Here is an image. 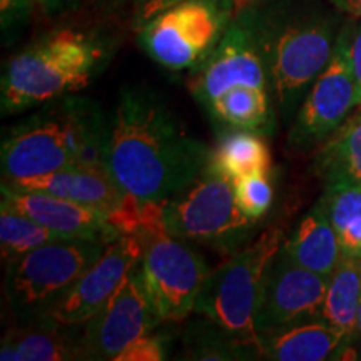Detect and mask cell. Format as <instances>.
<instances>
[{
    "instance_id": "31",
    "label": "cell",
    "mask_w": 361,
    "mask_h": 361,
    "mask_svg": "<svg viewBox=\"0 0 361 361\" xmlns=\"http://www.w3.org/2000/svg\"><path fill=\"white\" fill-rule=\"evenodd\" d=\"M350 61L356 84V101L361 106V29L356 30L353 39H350Z\"/></svg>"
},
{
    "instance_id": "21",
    "label": "cell",
    "mask_w": 361,
    "mask_h": 361,
    "mask_svg": "<svg viewBox=\"0 0 361 361\" xmlns=\"http://www.w3.org/2000/svg\"><path fill=\"white\" fill-rule=\"evenodd\" d=\"M209 166L234 180L247 176L271 174L273 161L268 144L259 133L229 129L219 135L211 151Z\"/></svg>"
},
{
    "instance_id": "17",
    "label": "cell",
    "mask_w": 361,
    "mask_h": 361,
    "mask_svg": "<svg viewBox=\"0 0 361 361\" xmlns=\"http://www.w3.org/2000/svg\"><path fill=\"white\" fill-rule=\"evenodd\" d=\"M2 361H67L82 360L80 329L39 318L8 329L0 345Z\"/></svg>"
},
{
    "instance_id": "6",
    "label": "cell",
    "mask_w": 361,
    "mask_h": 361,
    "mask_svg": "<svg viewBox=\"0 0 361 361\" xmlns=\"http://www.w3.org/2000/svg\"><path fill=\"white\" fill-rule=\"evenodd\" d=\"M252 22L269 90L278 106L290 112L331 59L336 44L335 27L322 17L263 22L252 16Z\"/></svg>"
},
{
    "instance_id": "25",
    "label": "cell",
    "mask_w": 361,
    "mask_h": 361,
    "mask_svg": "<svg viewBox=\"0 0 361 361\" xmlns=\"http://www.w3.org/2000/svg\"><path fill=\"white\" fill-rule=\"evenodd\" d=\"M66 239L29 216L0 202V255L6 264L47 243Z\"/></svg>"
},
{
    "instance_id": "23",
    "label": "cell",
    "mask_w": 361,
    "mask_h": 361,
    "mask_svg": "<svg viewBox=\"0 0 361 361\" xmlns=\"http://www.w3.org/2000/svg\"><path fill=\"white\" fill-rule=\"evenodd\" d=\"M207 111L213 119L229 129L266 133L271 128L269 89L236 85L216 97Z\"/></svg>"
},
{
    "instance_id": "19",
    "label": "cell",
    "mask_w": 361,
    "mask_h": 361,
    "mask_svg": "<svg viewBox=\"0 0 361 361\" xmlns=\"http://www.w3.org/2000/svg\"><path fill=\"white\" fill-rule=\"evenodd\" d=\"M281 247L296 264L324 278L331 276L343 255L323 200L301 218Z\"/></svg>"
},
{
    "instance_id": "29",
    "label": "cell",
    "mask_w": 361,
    "mask_h": 361,
    "mask_svg": "<svg viewBox=\"0 0 361 361\" xmlns=\"http://www.w3.org/2000/svg\"><path fill=\"white\" fill-rule=\"evenodd\" d=\"M32 0H0V22L2 32L11 34L13 29L22 25L29 16Z\"/></svg>"
},
{
    "instance_id": "3",
    "label": "cell",
    "mask_w": 361,
    "mask_h": 361,
    "mask_svg": "<svg viewBox=\"0 0 361 361\" xmlns=\"http://www.w3.org/2000/svg\"><path fill=\"white\" fill-rule=\"evenodd\" d=\"M106 52L101 42L74 29L35 40L7 62L0 85L2 114H16L75 94L92 82Z\"/></svg>"
},
{
    "instance_id": "9",
    "label": "cell",
    "mask_w": 361,
    "mask_h": 361,
    "mask_svg": "<svg viewBox=\"0 0 361 361\" xmlns=\"http://www.w3.org/2000/svg\"><path fill=\"white\" fill-rule=\"evenodd\" d=\"M144 250L139 263L144 288L161 323L180 322L196 310L211 273L200 251L166 228L139 234Z\"/></svg>"
},
{
    "instance_id": "26",
    "label": "cell",
    "mask_w": 361,
    "mask_h": 361,
    "mask_svg": "<svg viewBox=\"0 0 361 361\" xmlns=\"http://www.w3.org/2000/svg\"><path fill=\"white\" fill-rule=\"evenodd\" d=\"M188 360H255L261 353L252 346L238 341L209 319L192 323L186 331Z\"/></svg>"
},
{
    "instance_id": "13",
    "label": "cell",
    "mask_w": 361,
    "mask_h": 361,
    "mask_svg": "<svg viewBox=\"0 0 361 361\" xmlns=\"http://www.w3.org/2000/svg\"><path fill=\"white\" fill-rule=\"evenodd\" d=\"M328 281L329 278L296 264L279 247L261 286L255 322L258 335L303 319L322 318Z\"/></svg>"
},
{
    "instance_id": "15",
    "label": "cell",
    "mask_w": 361,
    "mask_h": 361,
    "mask_svg": "<svg viewBox=\"0 0 361 361\" xmlns=\"http://www.w3.org/2000/svg\"><path fill=\"white\" fill-rule=\"evenodd\" d=\"M2 201L66 239L111 243L121 236L109 218L94 207L40 191H24L2 184Z\"/></svg>"
},
{
    "instance_id": "20",
    "label": "cell",
    "mask_w": 361,
    "mask_h": 361,
    "mask_svg": "<svg viewBox=\"0 0 361 361\" xmlns=\"http://www.w3.org/2000/svg\"><path fill=\"white\" fill-rule=\"evenodd\" d=\"M314 173L324 186H351L361 189V111L322 142L314 156Z\"/></svg>"
},
{
    "instance_id": "8",
    "label": "cell",
    "mask_w": 361,
    "mask_h": 361,
    "mask_svg": "<svg viewBox=\"0 0 361 361\" xmlns=\"http://www.w3.org/2000/svg\"><path fill=\"white\" fill-rule=\"evenodd\" d=\"M233 16V0H186L139 27V42L166 69H192L218 45Z\"/></svg>"
},
{
    "instance_id": "16",
    "label": "cell",
    "mask_w": 361,
    "mask_h": 361,
    "mask_svg": "<svg viewBox=\"0 0 361 361\" xmlns=\"http://www.w3.org/2000/svg\"><path fill=\"white\" fill-rule=\"evenodd\" d=\"M2 184L24 191H40L64 197L94 207L107 218L117 213L128 197L109 171L101 168H67Z\"/></svg>"
},
{
    "instance_id": "35",
    "label": "cell",
    "mask_w": 361,
    "mask_h": 361,
    "mask_svg": "<svg viewBox=\"0 0 361 361\" xmlns=\"http://www.w3.org/2000/svg\"><path fill=\"white\" fill-rule=\"evenodd\" d=\"M353 336L361 338V305H360V310H358V318H356V326H355ZM353 336H351V338H353Z\"/></svg>"
},
{
    "instance_id": "7",
    "label": "cell",
    "mask_w": 361,
    "mask_h": 361,
    "mask_svg": "<svg viewBox=\"0 0 361 361\" xmlns=\"http://www.w3.org/2000/svg\"><path fill=\"white\" fill-rule=\"evenodd\" d=\"M109 243L57 239L7 264L6 296L20 323L45 318Z\"/></svg>"
},
{
    "instance_id": "12",
    "label": "cell",
    "mask_w": 361,
    "mask_h": 361,
    "mask_svg": "<svg viewBox=\"0 0 361 361\" xmlns=\"http://www.w3.org/2000/svg\"><path fill=\"white\" fill-rule=\"evenodd\" d=\"M159 323L147 298L137 264L109 303L82 324V360H114L129 343L151 333Z\"/></svg>"
},
{
    "instance_id": "2",
    "label": "cell",
    "mask_w": 361,
    "mask_h": 361,
    "mask_svg": "<svg viewBox=\"0 0 361 361\" xmlns=\"http://www.w3.org/2000/svg\"><path fill=\"white\" fill-rule=\"evenodd\" d=\"M109 117L74 94L52 99L8 129L0 147L2 183L67 168L107 169Z\"/></svg>"
},
{
    "instance_id": "28",
    "label": "cell",
    "mask_w": 361,
    "mask_h": 361,
    "mask_svg": "<svg viewBox=\"0 0 361 361\" xmlns=\"http://www.w3.org/2000/svg\"><path fill=\"white\" fill-rule=\"evenodd\" d=\"M168 358V338L146 333L129 343L114 361H162Z\"/></svg>"
},
{
    "instance_id": "1",
    "label": "cell",
    "mask_w": 361,
    "mask_h": 361,
    "mask_svg": "<svg viewBox=\"0 0 361 361\" xmlns=\"http://www.w3.org/2000/svg\"><path fill=\"white\" fill-rule=\"evenodd\" d=\"M211 151L154 90L126 87L117 97L106 164L126 194L166 201L209 166Z\"/></svg>"
},
{
    "instance_id": "4",
    "label": "cell",
    "mask_w": 361,
    "mask_h": 361,
    "mask_svg": "<svg viewBox=\"0 0 361 361\" xmlns=\"http://www.w3.org/2000/svg\"><path fill=\"white\" fill-rule=\"evenodd\" d=\"M283 241L281 229L269 228L234 251L231 258L207 274L194 310V313L204 316L259 353L261 340L255 322L261 286L266 269Z\"/></svg>"
},
{
    "instance_id": "24",
    "label": "cell",
    "mask_w": 361,
    "mask_h": 361,
    "mask_svg": "<svg viewBox=\"0 0 361 361\" xmlns=\"http://www.w3.org/2000/svg\"><path fill=\"white\" fill-rule=\"evenodd\" d=\"M322 200L340 241L341 255L361 259V189L331 186Z\"/></svg>"
},
{
    "instance_id": "33",
    "label": "cell",
    "mask_w": 361,
    "mask_h": 361,
    "mask_svg": "<svg viewBox=\"0 0 361 361\" xmlns=\"http://www.w3.org/2000/svg\"><path fill=\"white\" fill-rule=\"evenodd\" d=\"M74 0H32V4L39 6L45 12H59L69 7Z\"/></svg>"
},
{
    "instance_id": "27",
    "label": "cell",
    "mask_w": 361,
    "mask_h": 361,
    "mask_svg": "<svg viewBox=\"0 0 361 361\" xmlns=\"http://www.w3.org/2000/svg\"><path fill=\"white\" fill-rule=\"evenodd\" d=\"M234 197L239 209L247 218L259 221L271 209L274 200V188L271 174H256L234 179Z\"/></svg>"
},
{
    "instance_id": "11",
    "label": "cell",
    "mask_w": 361,
    "mask_h": 361,
    "mask_svg": "<svg viewBox=\"0 0 361 361\" xmlns=\"http://www.w3.org/2000/svg\"><path fill=\"white\" fill-rule=\"evenodd\" d=\"M355 106L358 101L350 61V37L343 32L336 37L326 67L306 92L291 126L290 142L296 147H313L324 142L348 119Z\"/></svg>"
},
{
    "instance_id": "30",
    "label": "cell",
    "mask_w": 361,
    "mask_h": 361,
    "mask_svg": "<svg viewBox=\"0 0 361 361\" xmlns=\"http://www.w3.org/2000/svg\"><path fill=\"white\" fill-rule=\"evenodd\" d=\"M183 2L186 0H134V24L139 29L159 12Z\"/></svg>"
},
{
    "instance_id": "18",
    "label": "cell",
    "mask_w": 361,
    "mask_h": 361,
    "mask_svg": "<svg viewBox=\"0 0 361 361\" xmlns=\"http://www.w3.org/2000/svg\"><path fill=\"white\" fill-rule=\"evenodd\" d=\"M261 340V353L274 361H323L331 358L345 336L323 318H311L271 329Z\"/></svg>"
},
{
    "instance_id": "32",
    "label": "cell",
    "mask_w": 361,
    "mask_h": 361,
    "mask_svg": "<svg viewBox=\"0 0 361 361\" xmlns=\"http://www.w3.org/2000/svg\"><path fill=\"white\" fill-rule=\"evenodd\" d=\"M331 2L341 12L356 17V19H361V0H331Z\"/></svg>"
},
{
    "instance_id": "14",
    "label": "cell",
    "mask_w": 361,
    "mask_h": 361,
    "mask_svg": "<svg viewBox=\"0 0 361 361\" xmlns=\"http://www.w3.org/2000/svg\"><path fill=\"white\" fill-rule=\"evenodd\" d=\"M144 245L135 234H121L75 281L47 316L69 326H82L116 295L124 279L141 263Z\"/></svg>"
},
{
    "instance_id": "34",
    "label": "cell",
    "mask_w": 361,
    "mask_h": 361,
    "mask_svg": "<svg viewBox=\"0 0 361 361\" xmlns=\"http://www.w3.org/2000/svg\"><path fill=\"white\" fill-rule=\"evenodd\" d=\"M252 2V0H233V7H234V13L243 12L247 8V4Z\"/></svg>"
},
{
    "instance_id": "22",
    "label": "cell",
    "mask_w": 361,
    "mask_h": 361,
    "mask_svg": "<svg viewBox=\"0 0 361 361\" xmlns=\"http://www.w3.org/2000/svg\"><path fill=\"white\" fill-rule=\"evenodd\" d=\"M360 305L361 259L343 256L336 269L329 276L322 311V318L324 322H328L345 336L343 345H346L353 336Z\"/></svg>"
},
{
    "instance_id": "10",
    "label": "cell",
    "mask_w": 361,
    "mask_h": 361,
    "mask_svg": "<svg viewBox=\"0 0 361 361\" xmlns=\"http://www.w3.org/2000/svg\"><path fill=\"white\" fill-rule=\"evenodd\" d=\"M236 85H258L269 89L268 72L261 54L251 12L243 11L229 22L223 37L188 80L189 92L209 107L216 97Z\"/></svg>"
},
{
    "instance_id": "5",
    "label": "cell",
    "mask_w": 361,
    "mask_h": 361,
    "mask_svg": "<svg viewBox=\"0 0 361 361\" xmlns=\"http://www.w3.org/2000/svg\"><path fill=\"white\" fill-rule=\"evenodd\" d=\"M162 221L173 236L221 252L245 246L258 224L239 209L233 179L211 166L164 201Z\"/></svg>"
}]
</instances>
